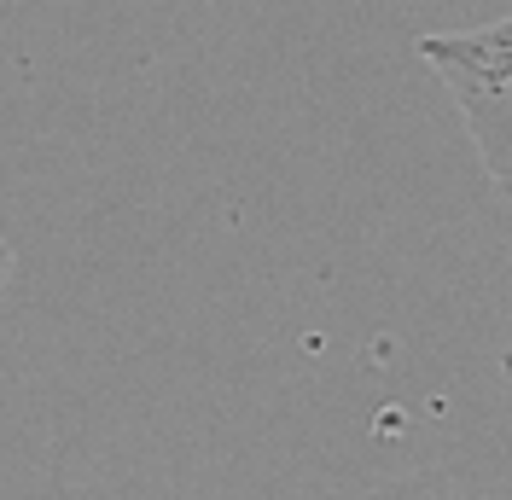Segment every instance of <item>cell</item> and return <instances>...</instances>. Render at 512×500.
I'll list each match as a JSON object with an SVG mask.
<instances>
[{
  "instance_id": "6da1fadb",
  "label": "cell",
  "mask_w": 512,
  "mask_h": 500,
  "mask_svg": "<svg viewBox=\"0 0 512 500\" xmlns=\"http://www.w3.org/2000/svg\"><path fill=\"white\" fill-rule=\"evenodd\" d=\"M419 59L454 99L460 123L478 146V163L512 204V18L483 24V30L425 35Z\"/></svg>"
}]
</instances>
